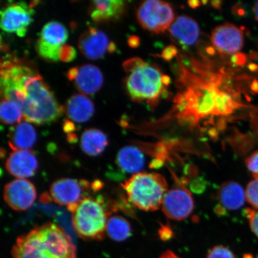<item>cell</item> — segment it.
<instances>
[{
	"label": "cell",
	"instance_id": "obj_1",
	"mask_svg": "<svg viewBox=\"0 0 258 258\" xmlns=\"http://www.w3.org/2000/svg\"><path fill=\"white\" fill-rule=\"evenodd\" d=\"M1 92L3 98L19 105L31 123L50 124L63 114L64 108L40 74L19 60L2 61Z\"/></svg>",
	"mask_w": 258,
	"mask_h": 258
},
{
	"label": "cell",
	"instance_id": "obj_2",
	"mask_svg": "<svg viewBox=\"0 0 258 258\" xmlns=\"http://www.w3.org/2000/svg\"><path fill=\"white\" fill-rule=\"evenodd\" d=\"M181 96V117L191 123L210 115H230L239 106L233 97L219 90L214 83L202 85L201 89L190 88Z\"/></svg>",
	"mask_w": 258,
	"mask_h": 258
},
{
	"label": "cell",
	"instance_id": "obj_3",
	"mask_svg": "<svg viewBox=\"0 0 258 258\" xmlns=\"http://www.w3.org/2000/svg\"><path fill=\"white\" fill-rule=\"evenodd\" d=\"M121 186L131 205L148 212L159 209L168 191L164 176L154 172L134 174Z\"/></svg>",
	"mask_w": 258,
	"mask_h": 258
},
{
	"label": "cell",
	"instance_id": "obj_4",
	"mask_svg": "<svg viewBox=\"0 0 258 258\" xmlns=\"http://www.w3.org/2000/svg\"><path fill=\"white\" fill-rule=\"evenodd\" d=\"M123 67L128 74L125 79V88L134 101L154 102L163 94V75L157 68L150 66L139 57L125 61Z\"/></svg>",
	"mask_w": 258,
	"mask_h": 258
},
{
	"label": "cell",
	"instance_id": "obj_5",
	"mask_svg": "<svg viewBox=\"0 0 258 258\" xmlns=\"http://www.w3.org/2000/svg\"><path fill=\"white\" fill-rule=\"evenodd\" d=\"M68 209L72 212L74 227L81 237L95 240L104 238L108 219L104 199L101 197H87Z\"/></svg>",
	"mask_w": 258,
	"mask_h": 258
},
{
	"label": "cell",
	"instance_id": "obj_6",
	"mask_svg": "<svg viewBox=\"0 0 258 258\" xmlns=\"http://www.w3.org/2000/svg\"><path fill=\"white\" fill-rule=\"evenodd\" d=\"M139 23L145 30L160 34L169 30L175 20V14L169 3L159 0L144 2L137 10Z\"/></svg>",
	"mask_w": 258,
	"mask_h": 258
},
{
	"label": "cell",
	"instance_id": "obj_7",
	"mask_svg": "<svg viewBox=\"0 0 258 258\" xmlns=\"http://www.w3.org/2000/svg\"><path fill=\"white\" fill-rule=\"evenodd\" d=\"M69 38V33L63 25L51 21L42 29L37 41V49L39 55L50 62L59 60V53Z\"/></svg>",
	"mask_w": 258,
	"mask_h": 258
},
{
	"label": "cell",
	"instance_id": "obj_8",
	"mask_svg": "<svg viewBox=\"0 0 258 258\" xmlns=\"http://www.w3.org/2000/svg\"><path fill=\"white\" fill-rule=\"evenodd\" d=\"M34 5L21 2L8 5L1 12V28L5 32L24 37L33 21Z\"/></svg>",
	"mask_w": 258,
	"mask_h": 258
},
{
	"label": "cell",
	"instance_id": "obj_9",
	"mask_svg": "<svg viewBox=\"0 0 258 258\" xmlns=\"http://www.w3.org/2000/svg\"><path fill=\"white\" fill-rule=\"evenodd\" d=\"M163 212L167 218L174 221H182L193 211L195 203L191 193L182 184L173 186L164 197Z\"/></svg>",
	"mask_w": 258,
	"mask_h": 258
},
{
	"label": "cell",
	"instance_id": "obj_10",
	"mask_svg": "<svg viewBox=\"0 0 258 258\" xmlns=\"http://www.w3.org/2000/svg\"><path fill=\"white\" fill-rule=\"evenodd\" d=\"M90 184L88 181L72 178L55 180L50 188L51 198L57 204L69 208L87 198Z\"/></svg>",
	"mask_w": 258,
	"mask_h": 258
},
{
	"label": "cell",
	"instance_id": "obj_11",
	"mask_svg": "<svg viewBox=\"0 0 258 258\" xmlns=\"http://www.w3.org/2000/svg\"><path fill=\"white\" fill-rule=\"evenodd\" d=\"M36 198V189L27 179H16L5 186V201L15 211H26L31 207Z\"/></svg>",
	"mask_w": 258,
	"mask_h": 258
},
{
	"label": "cell",
	"instance_id": "obj_12",
	"mask_svg": "<svg viewBox=\"0 0 258 258\" xmlns=\"http://www.w3.org/2000/svg\"><path fill=\"white\" fill-rule=\"evenodd\" d=\"M213 47L219 53L232 55L238 53L244 44L243 32L237 26L225 24L218 26L212 31Z\"/></svg>",
	"mask_w": 258,
	"mask_h": 258
},
{
	"label": "cell",
	"instance_id": "obj_13",
	"mask_svg": "<svg viewBox=\"0 0 258 258\" xmlns=\"http://www.w3.org/2000/svg\"><path fill=\"white\" fill-rule=\"evenodd\" d=\"M67 76L74 82L77 89L85 95H94L104 82L101 71L91 64L73 68L68 72Z\"/></svg>",
	"mask_w": 258,
	"mask_h": 258
},
{
	"label": "cell",
	"instance_id": "obj_14",
	"mask_svg": "<svg viewBox=\"0 0 258 258\" xmlns=\"http://www.w3.org/2000/svg\"><path fill=\"white\" fill-rule=\"evenodd\" d=\"M78 46L84 56L92 60L101 59L107 51L112 53L115 50V44L109 41L104 32L93 27L81 35Z\"/></svg>",
	"mask_w": 258,
	"mask_h": 258
},
{
	"label": "cell",
	"instance_id": "obj_15",
	"mask_svg": "<svg viewBox=\"0 0 258 258\" xmlns=\"http://www.w3.org/2000/svg\"><path fill=\"white\" fill-rule=\"evenodd\" d=\"M13 258H55L34 229L19 237L12 250Z\"/></svg>",
	"mask_w": 258,
	"mask_h": 258
},
{
	"label": "cell",
	"instance_id": "obj_16",
	"mask_svg": "<svg viewBox=\"0 0 258 258\" xmlns=\"http://www.w3.org/2000/svg\"><path fill=\"white\" fill-rule=\"evenodd\" d=\"M6 169L18 179L33 176L38 168V162L33 151L13 150L6 163Z\"/></svg>",
	"mask_w": 258,
	"mask_h": 258
},
{
	"label": "cell",
	"instance_id": "obj_17",
	"mask_svg": "<svg viewBox=\"0 0 258 258\" xmlns=\"http://www.w3.org/2000/svg\"><path fill=\"white\" fill-rule=\"evenodd\" d=\"M218 205L215 211L219 215L225 212L237 211L246 201L245 191L239 183L228 181L222 183L218 190Z\"/></svg>",
	"mask_w": 258,
	"mask_h": 258
},
{
	"label": "cell",
	"instance_id": "obj_18",
	"mask_svg": "<svg viewBox=\"0 0 258 258\" xmlns=\"http://www.w3.org/2000/svg\"><path fill=\"white\" fill-rule=\"evenodd\" d=\"M169 31L172 37L186 46H192L198 41L200 28L195 19L182 15L177 17L170 26Z\"/></svg>",
	"mask_w": 258,
	"mask_h": 258
},
{
	"label": "cell",
	"instance_id": "obj_19",
	"mask_svg": "<svg viewBox=\"0 0 258 258\" xmlns=\"http://www.w3.org/2000/svg\"><path fill=\"white\" fill-rule=\"evenodd\" d=\"M125 6L121 0H96L92 2L90 17L95 22L117 20L124 14Z\"/></svg>",
	"mask_w": 258,
	"mask_h": 258
},
{
	"label": "cell",
	"instance_id": "obj_20",
	"mask_svg": "<svg viewBox=\"0 0 258 258\" xmlns=\"http://www.w3.org/2000/svg\"><path fill=\"white\" fill-rule=\"evenodd\" d=\"M9 138V146L13 150H30L36 143L37 136L33 125L25 120L11 128Z\"/></svg>",
	"mask_w": 258,
	"mask_h": 258
},
{
	"label": "cell",
	"instance_id": "obj_21",
	"mask_svg": "<svg viewBox=\"0 0 258 258\" xmlns=\"http://www.w3.org/2000/svg\"><path fill=\"white\" fill-rule=\"evenodd\" d=\"M64 109L68 117L77 123L89 121L95 112L92 101L83 94L71 96L68 99Z\"/></svg>",
	"mask_w": 258,
	"mask_h": 258
},
{
	"label": "cell",
	"instance_id": "obj_22",
	"mask_svg": "<svg viewBox=\"0 0 258 258\" xmlns=\"http://www.w3.org/2000/svg\"><path fill=\"white\" fill-rule=\"evenodd\" d=\"M116 166L125 173H137L143 168L145 158L138 148L132 145L122 148L115 159Z\"/></svg>",
	"mask_w": 258,
	"mask_h": 258
},
{
	"label": "cell",
	"instance_id": "obj_23",
	"mask_svg": "<svg viewBox=\"0 0 258 258\" xmlns=\"http://www.w3.org/2000/svg\"><path fill=\"white\" fill-rule=\"evenodd\" d=\"M108 145L107 137L99 129H87L81 137V148L84 153L90 157L99 156L104 152Z\"/></svg>",
	"mask_w": 258,
	"mask_h": 258
},
{
	"label": "cell",
	"instance_id": "obj_24",
	"mask_svg": "<svg viewBox=\"0 0 258 258\" xmlns=\"http://www.w3.org/2000/svg\"><path fill=\"white\" fill-rule=\"evenodd\" d=\"M106 233L111 239L117 241L127 240L131 236V225L126 219L121 216L115 215L108 219Z\"/></svg>",
	"mask_w": 258,
	"mask_h": 258
},
{
	"label": "cell",
	"instance_id": "obj_25",
	"mask_svg": "<svg viewBox=\"0 0 258 258\" xmlns=\"http://www.w3.org/2000/svg\"><path fill=\"white\" fill-rule=\"evenodd\" d=\"M0 118L1 121L5 124L16 125L23 121L24 116L17 104L11 99L2 97Z\"/></svg>",
	"mask_w": 258,
	"mask_h": 258
},
{
	"label": "cell",
	"instance_id": "obj_26",
	"mask_svg": "<svg viewBox=\"0 0 258 258\" xmlns=\"http://www.w3.org/2000/svg\"><path fill=\"white\" fill-rule=\"evenodd\" d=\"M245 194L247 202L254 209L258 210V177L248 183Z\"/></svg>",
	"mask_w": 258,
	"mask_h": 258
},
{
	"label": "cell",
	"instance_id": "obj_27",
	"mask_svg": "<svg viewBox=\"0 0 258 258\" xmlns=\"http://www.w3.org/2000/svg\"><path fill=\"white\" fill-rule=\"evenodd\" d=\"M206 258H236L234 253L223 246H216L208 251Z\"/></svg>",
	"mask_w": 258,
	"mask_h": 258
},
{
	"label": "cell",
	"instance_id": "obj_28",
	"mask_svg": "<svg viewBox=\"0 0 258 258\" xmlns=\"http://www.w3.org/2000/svg\"><path fill=\"white\" fill-rule=\"evenodd\" d=\"M245 164L254 178H257L258 177V150L251 153L247 158L245 161Z\"/></svg>",
	"mask_w": 258,
	"mask_h": 258
},
{
	"label": "cell",
	"instance_id": "obj_29",
	"mask_svg": "<svg viewBox=\"0 0 258 258\" xmlns=\"http://www.w3.org/2000/svg\"><path fill=\"white\" fill-rule=\"evenodd\" d=\"M245 215L249 220L250 229L258 238V210L247 208Z\"/></svg>",
	"mask_w": 258,
	"mask_h": 258
},
{
	"label": "cell",
	"instance_id": "obj_30",
	"mask_svg": "<svg viewBox=\"0 0 258 258\" xmlns=\"http://www.w3.org/2000/svg\"><path fill=\"white\" fill-rule=\"evenodd\" d=\"M76 57V51L73 47L70 46H64L61 48L59 53V60L64 62H70Z\"/></svg>",
	"mask_w": 258,
	"mask_h": 258
},
{
	"label": "cell",
	"instance_id": "obj_31",
	"mask_svg": "<svg viewBox=\"0 0 258 258\" xmlns=\"http://www.w3.org/2000/svg\"><path fill=\"white\" fill-rule=\"evenodd\" d=\"M178 53L177 48L173 45H170V46L164 48L162 53H161L160 56L163 58L164 60L169 62L171 60L173 59Z\"/></svg>",
	"mask_w": 258,
	"mask_h": 258
},
{
	"label": "cell",
	"instance_id": "obj_32",
	"mask_svg": "<svg viewBox=\"0 0 258 258\" xmlns=\"http://www.w3.org/2000/svg\"><path fill=\"white\" fill-rule=\"evenodd\" d=\"M248 57L246 54L238 53L234 54L231 58L232 62L237 66L243 67L247 62Z\"/></svg>",
	"mask_w": 258,
	"mask_h": 258
},
{
	"label": "cell",
	"instance_id": "obj_33",
	"mask_svg": "<svg viewBox=\"0 0 258 258\" xmlns=\"http://www.w3.org/2000/svg\"><path fill=\"white\" fill-rule=\"evenodd\" d=\"M141 43L140 38L136 36V35H132L129 37L128 40V44L129 46L132 48H137L140 46Z\"/></svg>",
	"mask_w": 258,
	"mask_h": 258
},
{
	"label": "cell",
	"instance_id": "obj_34",
	"mask_svg": "<svg viewBox=\"0 0 258 258\" xmlns=\"http://www.w3.org/2000/svg\"><path fill=\"white\" fill-rule=\"evenodd\" d=\"M160 258H179L172 251L167 250L161 254Z\"/></svg>",
	"mask_w": 258,
	"mask_h": 258
},
{
	"label": "cell",
	"instance_id": "obj_35",
	"mask_svg": "<svg viewBox=\"0 0 258 258\" xmlns=\"http://www.w3.org/2000/svg\"><path fill=\"white\" fill-rule=\"evenodd\" d=\"M188 4L190 8L195 9L200 7L202 5V2L198 1V0H195V1H189Z\"/></svg>",
	"mask_w": 258,
	"mask_h": 258
},
{
	"label": "cell",
	"instance_id": "obj_36",
	"mask_svg": "<svg viewBox=\"0 0 258 258\" xmlns=\"http://www.w3.org/2000/svg\"><path fill=\"white\" fill-rule=\"evenodd\" d=\"M171 79L170 77L167 75H163L161 77V82L164 86H168L170 83Z\"/></svg>",
	"mask_w": 258,
	"mask_h": 258
},
{
	"label": "cell",
	"instance_id": "obj_37",
	"mask_svg": "<svg viewBox=\"0 0 258 258\" xmlns=\"http://www.w3.org/2000/svg\"><path fill=\"white\" fill-rule=\"evenodd\" d=\"M250 89L254 93H258V80H253L250 85Z\"/></svg>",
	"mask_w": 258,
	"mask_h": 258
},
{
	"label": "cell",
	"instance_id": "obj_38",
	"mask_svg": "<svg viewBox=\"0 0 258 258\" xmlns=\"http://www.w3.org/2000/svg\"><path fill=\"white\" fill-rule=\"evenodd\" d=\"M221 1H218V0H214V1L211 2V6L213 8L215 9H219L221 6Z\"/></svg>",
	"mask_w": 258,
	"mask_h": 258
},
{
	"label": "cell",
	"instance_id": "obj_39",
	"mask_svg": "<svg viewBox=\"0 0 258 258\" xmlns=\"http://www.w3.org/2000/svg\"><path fill=\"white\" fill-rule=\"evenodd\" d=\"M248 69H249L251 72H258V66L257 64L254 63H250L247 66Z\"/></svg>",
	"mask_w": 258,
	"mask_h": 258
},
{
	"label": "cell",
	"instance_id": "obj_40",
	"mask_svg": "<svg viewBox=\"0 0 258 258\" xmlns=\"http://www.w3.org/2000/svg\"><path fill=\"white\" fill-rule=\"evenodd\" d=\"M250 57L251 59L256 60L258 59V53L256 51H251L250 53Z\"/></svg>",
	"mask_w": 258,
	"mask_h": 258
},
{
	"label": "cell",
	"instance_id": "obj_41",
	"mask_svg": "<svg viewBox=\"0 0 258 258\" xmlns=\"http://www.w3.org/2000/svg\"><path fill=\"white\" fill-rule=\"evenodd\" d=\"M254 14H255L256 20L258 22V2L256 3V5H254Z\"/></svg>",
	"mask_w": 258,
	"mask_h": 258
},
{
	"label": "cell",
	"instance_id": "obj_42",
	"mask_svg": "<svg viewBox=\"0 0 258 258\" xmlns=\"http://www.w3.org/2000/svg\"><path fill=\"white\" fill-rule=\"evenodd\" d=\"M208 53L211 54V55L215 54V49L214 47H208L207 49Z\"/></svg>",
	"mask_w": 258,
	"mask_h": 258
},
{
	"label": "cell",
	"instance_id": "obj_43",
	"mask_svg": "<svg viewBox=\"0 0 258 258\" xmlns=\"http://www.w3.org/2000/svg\"><path fill=\"white\" fill-rule=\"evenodd\" d=\"M208 1H202V3H203V4H204V5H206V3H208Z\"/></svg>",
	"mask_w": 258,
	"mask_h": 258
},
{
	"label": "cell",
	"instance_id": "obj_44",
	"mask_svg": "<svg viewBox=\"0 0 258 258\" xmlns=\"http://www.w3.org/2000/svg\"><path fill=\"white\" fill-rule=\"evenodd\" d=\"M256 258H258V254H257V255L256 256Z\"/></svg>",
	"mask_w": 258,
	"mask_h": 258
}]
</instances>
